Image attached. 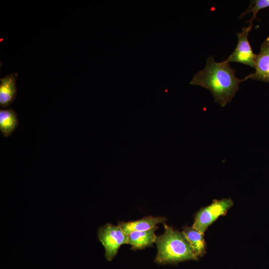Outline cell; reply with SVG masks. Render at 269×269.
I'll return each mask as SVG.
<instances>
[{
    "label": "cell",
    "instance_id": "7a4b0ae2",
    "mask_svg": "<svg viewBox=\"0 0 269 269\" xmlns=\"http://www.w3.org/2000/svg\"><path fill=\"white\" fill-rule=\"evenodd\" d=\"M164 232L156 237L157 253L154 262L158 264H175L189 260H197L189 243L182 232L174 230L163 223Z\"/></svg>",
    "mask_w": 269,
    "mask_h": 269
},
{
    "label": "cell",
    "instance_id": "7c38bea8",
    "mask_svg": "<svg viewBox=\"0 0 269 269\" xmlns=\"http://www.w3.org/2000/svg\"><path fill=\"white\" fill-rule=\"evenodd\" d=\"M269 6V0H252L248 8L242 13L240 18H242L249 13L252 12L253 16L249 20V25H253V20L256 18L258 12L261 9Z\"/></svg>",
    "mask_w": 269,
    "mask_h": 269
},
{
    "label": "cell",
    "instance_id": "8fae6325",
    "mask_svg": "<svg viewBox=\"0 0 269 269\" xmlns=\"http://www.w3.org/2000/svg\"><path fill=\"white\" fill-rule=\"evenodd\" d=\"M15 111L11 108L0 110V131L4 137L11 135L18 125Z\"/></svg>",
    "mask_w": 269,
    "mask_h": 269
},
{
    "label": "cell",
    "instance_id": "ba28073f",
    "mask_svg": "<svg viewBox=\"0 0 269 269\" xmlns=\"http://www.w3.org/2000/svg\"><path fill=\"white\" fill-rule=\"evenodd\" d=\"M166 220V218L164 217L148 216L135 221L121 222L118 225L128 235L134 231L148 230L158 224L165 223Z\"/></svg>",
    "mask_w": 269,
    "mask_h": 269
},
{
    "label": "cell",
    "instance_id": "3957f363",
    "mask_svg": "<svg viewBox=\"0 0 269 269\" xmlns=\"http://www.w3.org/2000/svg\"><path fill=\"white\" fill-rule=\"evenodd\" d=\"M233 204L231 198L213 200L210 205L202 207L196 213L192 227L204 234L220 216L225 215Z\"/></svg>",
    "mask_w": 269,
    "mask_h": 269
},
{
    "label": "cell",
    "instance_id": "5b68a950",
    "mask_svg": "<svg viewBox=\"0 0 269 269\" xmlns=\"http://www.w3.org/2000/svg\"><path fill=\"white\" fill-rule=\"evenodd\" d=\"M252 27L253 25H249L244 27L241 32L238 33L237 46L234 52L225 60V62L228 63L238 62L255 67L257 54L253 52L248 38Z\"/></svg>",
    "mask_w": 269,
    "mask_h": 269
},
{
    "label": "cell",
    "instance_id": "30bf717a",
    "mask_svg": "<svg viewBox=\"0 0 269 269\" xmlns=\"http://www.w3.org/2000/svg\"><path fill=\"white\" fill-rule=\"evenodd\" d=\"M189 243L194 254L198 258L206 253V245L204 234L192 227L185 226L182 231Z\"/></svg>",
    "mask_w": 269,
    "mask_h": 269
},
{
    "label": "cell",
    "instance_id": "6da1fadb",
    "mask_svg": "<svg viewBox=\"0 0 269 269\" xmlns=\"http://www.w3.org/2000/svg\"><path fill=\"white\" fill-rule=\"evenodd\" d=\"M236 71L225 60L217 62L210 56L205 68L194 75L190 84L209 90L215 102L224 107L232 101L239 89V84L248 79L246 77L239 79L235 75Z\"/></svg>",
    "mask_w": 269,
    "mask_h": 269
},
{
    "label": "cell",
    "instance_id": "277c9868",
    "mask_svg": "<svg viewBox=\"0 0 269 269\" xmlns=\"http://www.w3.org/2000/svg\"><path fill=\"white\" fill-rule=\"evenodd\" d=\"M98 237L105 249V258L108 261L115 257L121 245L128 244V235L118 225L107 223L100 227Z\"/></svg>",
    "mask_w": 269,
    "mask_h": 269
},
{
    "label": "cell",
    "instance_id": "52a82bcc",
    "mask_svg": "<svg viewBox=\"0 0 269 269\" xmlns=\"http://www.w3.org/2000/svg\"><path fill=\"white\" fill-rule=\"evenodd\" d=\"M17 76L18 73L14 72L0 79V106L2 109L10 106L16 97Z\"/></svg>",
    "mask_w": 269,
    "mask_h": 269
},
{
    "label": "cell",
    "instance_id": "8992f818",
    "mask_svg": "<svg viewBox=\"0 0 269 269\" xmlns=\"http://www.w3.org/2000/svg\"><path fill=\"white\" fill-rule=\"evenodd\" d=\"M255 72L248 75L247 79L269 82V37L262 43L260 52L255 59Z\"/></svg>",
    "mask_w": 269,
    "mask_h": 269
},
{
    "label": "cell",
    "instance_id": "9c48e42d",
    "mask_svg": "<svg viewBox=\"0 0 269 269\" xmlns=\"http://www.w3.org/2000/svg\"><path fill=\"white\" fill-rule=\"evenodd\" d=\"M158 228L155 226L148 230L131 232L128 234V244L132 246L133 250L151 246L155 242L157 236L155 232Z\"/></svg>",
    "mask_w": 269,
    "mask_h": 269
}]
</instances>
